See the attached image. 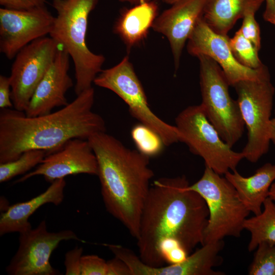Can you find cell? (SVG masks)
Returning a JSON list of instances; mask_svg holds the SVG:
<instances>
[{
  "label": "cell",
  "instance_id": "obj_1",
  "mask_svg": "<svg viewBox=\"0 0 275 275\" xmlns=\"http://www.w3.org/2000/svg\"><path fill=\"white\" fill-rule=\"evenodd\" d=\"M189 185L182 176L159 178L150 187L136 239L139 257L148 265L163 266L159 251L170 243H179L189 255L203 244L209 210Z\"/></svg>",
  "mask_w": 275,
  "mask_h": 275
},
{
  "label": "cell",
  "instance_id": "obj_2",
  "mask_svg": "<svg viewBox=\"0 0 275 275\" xmlns=\"http://www.w3.org/2000/svg\"><path fill=\"white\" fill-rule=\"evenodd\" d=\"M94 94L92 87L61 109L36 117L15 109H1L0 163L12 161L30 150H44L48 155L70 140H88L105 132L104 119L92 111Z\"/></svg>",
  "mask_w": 275,
  "mask_h": 275
},
{
  "label": "cell",
  "instance_id": "obj_3",
  "mask_svg": "<svg viewBox=\"0 0 275 275\" xmlns=\"http://www.w3.org/2000/svg\"><path fill=\"white\" fill-rule=\"evenodd\" d=\"M88 140L97 158L106 209L136 239L154 175L149 166L150 157L128 148L105 132L95 133Z\"/></svg>",
  "mask_w": 275,
  "mask_h": 275
},
{
  "label": "cell",
  "instance_id": "obj_4",
  "mask_svg": "<svg viewBox=\"0 0 275 275\" xmlns=\"http://www.w3.org/2000/svg\"><path fill=\"white\" fill-rule=\"evenodd\" d=\"M98 1L52 0L57 15L49 35L73 60L76 95L92 88L105 61L104 57L92 52L86 42L88 17Z\"/></svg>",
  "mask_w": 275,
  "mask_h": 275
},
{
  "label": "cell",
  "instance_id": "obj_5",
  "mask_svg": "<svg viewBox=\"0 0 275 275\" xmlns=\"http://www.w3.org/2000/svg\"><path fill=\"white\" fill-rule=\"evenodd\" d=\"M221 176L205 166L201 178L188 187L204 199L208 208L203 244L227 236L240 237L250 213L233 185Z\"/></svg>",
  "mask_w": 275,
  "mask_h": 275
},
{
  "label": "cell",
  "instance_id": "obj_6",
  "mask_svg": "<svg viewBox=\"0 0 275 275\" xmlns=\"http://www.w3.org/2000/svg\"><path fill=\"white\" fill-rule=\"evenodd\" d=\"M197 58L200 63L201 104L222 139L232 147L241 138L245 125L239 105L230 95V86L220 66L207 56Z\"/></svg>",
  "mask_w": 275,
  "mask_h": 275
},
{
  "label": "cell",
  "instance_id": "obj_7",
  "mask_svg": "<svg viewBox=\"0 0 275 275\" xmlns=\"http://www.w3.org/2000/svg\"><path fill=\"white\" fill-rule=\"evenodd\" d=\"M233 87L247 129V142L241 152L244 158L255 163L269 150L275 88L270 74L256 80L240 81Z\"/></svg>",
  "mask_w": 275,
  "mask_h": 275
},
{
  "label": "cell",
  "instance_id": "obj_8",
  "mask_svg": "<svg viewBox=\"0 0 275 275\" xmlns=\"http://www.w3.org/2000/svg\"><path fill=\"white\" fill-rule=\"evenodd\" d=\"M180 142L194 154L202 158L207 166L219 175L233 171L244 158L242 152L234 151L221 138L207 118L203 106L190 105L175 119Z\"/></svg>",
  "mask_w": 275,
  "mask_h": 275
},
{
  "label": "cell",
  "instance_id": "obj_9",
  "mask_svg": "<svg viewBox=\"0 0 275 275\" xmlns=\"http://www.w3.org/2000/svg\"><path fill=\"white\" fill-rule=\"evenodd\" d=\"M94 83L113 91L121 98L127 105L132 116L157 132L165 146L180 142L176 127L162 120L149 107L142 85L128 56L116 66L102 70Z\"/></svg>",
  "mask_w": 275,
  "mask_h": 275
},
{
  "label": "cell",
  "instance_id": "obj_10",
  "mask_svg": "<svg viewBox=\"0 0 275 275\" xmlns=\"http://www.w3.org/2000/svg\"><path fill=\"white\" fill-rule=\"evenodd\" d=\"M51 37L36 39L15 57L9 77L14 108L25 112L40 81L50 67L59 48Z\"/></svg>",
  "mask_w": 275,
  "mask_h": 275
},
{
  "label": "cell",
  "instance_id": "obj_11",
  "mask_svg": "<svg viewBox=\"0 0 275 275\" xmlns=\"http://www.w3.org/2000/svg\"><path fill=\"white\" fill-rule=\"evenodd\" d=\"M74 240L82 242L72 230L48 231L43 220L35 229L19 233V246L6 268L10 275H57L58 270L50 264L49 258L62 241Z\"/></svg>",
  "mask_w": 275,
  "mask_h": 275
},
{
  "label": "cell",
  "instance_id": "obj_12",
  "mask_svg": "<svg viewBox=\"0 0 275 275\" xmlns=\"http://www.w3.org/2000/svg\"><path fill=\"white\" fill-rule=\"evenodd\" d=\"M187 50L191 56L205 55L213 60L222 69L230 86L240 81L256 80L270 74L264 64L254 69L240 64L232 52L228 36L214 32L202 17L197 22L187 40Z\"/></svg>",
  "mask_w": 275,
  "mask_h": 275
},
{
  "label": "cell",
  "instance_id": "obj_13",
  "mask_svg": "<svg viewBox=\"0 0 275 275\" xmlns=\"http://www.w3.org/2000/svg\"><path fill=\"white\" fill-rule=\"evenodd\" d=\"M55 17L46 6L29 10L0 9V51L12 60L34 40L49 34Z\"/></svg>",
  "mask_w": 275,
  "mask_h": 275
},
{
  "label": "cell",
  "instance_id": "obj_14",
  "mask_svg": "<svg viewBox=\"0 0 275 275\" xmlns=\"http://www.w3.org/2000/svg\"><path fill=\"white\" fill-rule=\"evenodd\" d=\"M98 162L88 140L73 139L61 149L47 155L33 171L17 180L23 182L32 177L41 175L46 181L52 182L69 175L87 174L97 176Z\"/></svg>",
  "mask_w": 275,
  "mask_h": 275
},
{
  "label": "cell",
  "instance_id": "obj_15",
  "mask_svg": "<svg viewBox=\"0 0 275 275\" xmlns=\"http://www.w3.org/2000/svg\"><path fill=\"white\" fill-rule=\"evenodd\" d=\"M206 0H180L171 5L154 20L152 28L168 39L178 69L185 42L202 17Z\"/></svg>",
  "mask_w": 275,
  "mask_h": 275
},
{
  "label": "cell",
  "instance_id": "obj_16",
  "mask_svg": "<svg viewBox=\"0 0 275 275\" xmlns=\"http://www.w3.org/2000/svg\"><path fill=\"white\" fill-rule=\"evenodd\" d=\"M69 58L68 53L60 45L53 63L37 86L24 112L26 116L44 115L55 107L69 103L66 93L73 86L68 74Z\"/></svg>",
  "mask_w": 275,
  "mask_h": 275
},
{
  "label": "cell",
  "instance_id": "obj_17",
  "mask_svg": "<svg viewBox=\"0 0 275 275\" xmlns=\"http://www.w3.org/2000/svg\"><path fill=\"white\" fill-rule=\"evenodd\" d=\"M65 186L64 178L56 180L45 191L37 196L8 207L1 215V236L13 232L20 233L32 229L29 217L43 205H60L64 198Z\"/></svg>",
  "mask_w": 275,
  "mask_h": 275
},
{
  "label": "cell",
  "instance_id": "obj_18",
  "mask_svg": "<svg viewBox=\"0 0 275 275\" xmlns=\"http://www.w3.org/2000/svg\"><path fill=\"white\" fill-rule=\"evenodd\" d=\"M224 175L234 187L240 199L250 212L255 215L259 214L275 180V164L266 163L248 177L242 176L236 170L229 171Z\"/></svg>",
  "mask_w": 275,
  "mask_h": 275
},
{
  "label": "cell",
  "instance_id": "obj_19",
  "mask_svg": "<svg viewBox=\"0 0 275 275\" xmlns=\"http://www.w3.org/2000/svg\"><path fill=\"white\" fill-rule=\"evenodd\" d=\"M264 0H206L202 18L214 32L227 36L237 21L256 13Z\"/></svg>",
  "mask_w": 275,
  "mask_h": 275
},
{
  "label": "cell",
  "instance_id": "obj_20",
  "mask_svg": "<svg viewBox=\"0 0 275 275\" xmlns=\"http://www.w3.org/2000/svg\"><path fill=\"white\" fill-rule=\"evenodd\" d=\"M158 5L153 1L144 2L126 10L114 26V31L128 47L141 42L157 17Z\"/></svg>",
  "mask_w": 275,
  "mask_h": 275
},
{
  "label": "cell",
  "instance_id": "obj_21",
  "mask_svg": "<svg viewBox=\"0 0 275 275\" xmlns=\"http://www.w3.org/2000/svg\"><path fill=\"white\" fill-rule=\"evenodd\" d=\"M263 208L259 214L247 218L243 224L244 229L251 234L248 246L249 252L255 250L262 242L275 244V203L267 197Z\"/></svg>",
  "mask_w": 275,
  "mask_h": 275
},
{
  "label": "cell",
  "instance_id": "obj_22",
  "mask_svg": "<svg viewBox=\"0 0 275 275\" xmlns=\"http://www.w3.org/2000/svg\"><path fill=\"white\" fill-rule=\"evenodd\" d=\"M47 153L42 150H30L23 152L18 158L0 163V182L8 181L23 174L41 163Z\"/></svg>",
  "mask_w": 275,
  "mask_h": 275
},
{
  "label": "cell",
  "instance_id": "obj_23",
  "mask_svg": "<svg viewBox=\"0 0 275 275\" xmlns=\"http://www.w3.org/2000/svg\"><path fill=\"white\" fill-rule=\"evenodd\" d=\"M131 136L137 150L149 157L159 154L165 146L157 132L141 123L133 127Z\"/></svg>",
  "mask_w": 275,
  "mask_h": 275
},
{
  "label": "cell",
  "instance_id": "obj_24",
  "mask_svg": "<svg viewBox=\"0 0 275 275\" xmlns=\"http://www.w3.org/2000/svg\"><path fill=\"white\" fill-rule=\"evenodd\" d=\"M229 45L235 58L243 66L256 69L263 65L258 56L259 50L239 30L229 38Z\"/></svg>",
  "mask_w": 275,
  "mask_h": 275
},
{
  "label": "cell",
  "instance_id": "obj_25",
  "mask_svg": "<svg viewBox=\"0 0 275 275\" xmlns=\"http://www.w3.org/2000/svg\"><path fill=\"white\" fill-rule=\"evenodd\" d=\"M250 264V275H275V244L260 243Z\"/></svg>",
  "mask_w": 275,
  "mask_h": 275
},
{
  "label": "cell",
  "instance_id": "obj_26",
  "mask_svg": "<svg viewBox=\"0 0 275 275\" xmlns=\"http://www.w3.org/2000/svg\"><path fill=\"white\" fill-rule=\"evenodd\" d=\"M107 261L94 255L82 256L80 262L81 275H108Z\"/></svg>",
  "mask_w": 275,
  "mask_h": 275
},
{
  "label": "cell",
  "instance_id": "obj_27",
  "mask_svg": "<svg viewBox=\"0 0 275 275\" xmlns=\"http://www.w3.org/2000/svg\"><path fill=\"white\" fill-rule=\"evenodd\" d=\"M255 13L251 12L244 16L239 30L242 35L259 51L261 47L260 29L255 18Z\"/></svg>",
  "mask_w": 275,
  "mask_h": 275
},
{
  "label": "cell",
  "instance_id": "obj_28",
  "mask_svg": "<svg viewBox=\"0 0 275 275\" xmlns=\"http://www.w3.org/2000/svg\"><path fill=\"white\" fill-rule=\"evenodd\" d=\"M83 249L75 246L65 254L64 264L66 275H81L80 262Z\"/></svg>",
  "mask_w": 275,
  "mask_h": 275
},
{
  "label": "cell",
  "instance_id": "obj_29",
  "mask_svg": "<svg viewBox=\"0 0 275 275\" xmlns=\"http://www.w3.org/2000/svg\"><path fill=\"white\" fill-rule=\"evenodd\" d=\"M46 0H0L3 8L23 10L45 6Z\"/></svg>",
  "mask_w": 275,
  "mask_h": 275
},
{
  "label": "cell",
  "instance_id": "obj_30",
  "mask_svg": "<svg viewBox=\"0 0 275 275\" xmlns=\"http://www.w3.org/2000/svg\"><path fill=\"white\" fill-rule=\"evenodd\" d=\"M13 106L11 100V88L9 77L0 75V108Z\"/></svg>",
  "mask_w": 275,
  "mask_h": 275
},
{
  "label": "cell",
  "instance_id": "obj_31",
  "mask_svg": "<svg viewBox=\"0 0 275 275\" xmlns=\"http://www.w3.org/2000/svg\"><path fill=\"white\" fill-rule=\"evenodd\" d=\"M108 266V275H131L127 265L120 259L115 256L107 261Z\"/></svg>",
  "mask_w": 275,
  "mask_h": 275
},
{
  "label": "cell",
  "instance_id": "obj_32",
  "mask_svg": "<svg viewBox=\"0 0 275 275\" xmlns=\"http://www.w3.org/2000/svg\"><path fill=\"white\" fill-rule=\"evenodd\" d=\"M266 6L263 17L266 21L275 25V0H264Z\"/></svg>",
  "mask_w": 275,
  "mask_h": 275
},
{
  "label": "cell",
  "instance_id": "obj_33",
  "mask_svg": "<svg viewBox=\"0 0 275 275\" xmlns=\"http://www.w3.org/2000/svg\"><path fill=\"white\" fill-rule=\"evenodd\" d=\"M270 141L275 145V118L271 119Z\"/></svg>",
  "mask_w": 275,
  "mask_h": 275
},
{
  "label": "cell",
  "instance_id": "obj_34",
  "mask_svg": "<svg viewBox=\"0 0 275 275\" xmlns=\"http://www.w3.org/2000/svg\"><path fill=\"white\" fill-rule=\"evenodd\" d=\"M268 197L275 203V182L272 183L270 187Z\"/></svg>",
  "mask_w": 275,
  "mask_h": 275
},
{
  "label": "cell",
  "instance_id": "obj_35",
  "mask_svg": "<svg viewBox=\"0 0 275 275\" xmlns=\"http://www.w3.org/2000/svg\"><path fill=\"white\" fill-rule=\"evenodd\" d=\"M121 2H127L131 4H138L144 2L150 1V0H119Z\"/></svg>",
  "mask_w": 275,
  "mask_h": 275
},
{
  "label": "cell",
  "instance_id": "obj_36",
  "mask_svg": "<svg viewBox=\"0 0 275 275\" xmlns=\"http://www.w3.org/2000/svg\"><path fill=\"white\" fill-rule=\"evenodd\" d=\"M180 0H163V2H164L166 4L172 5L174 4L175 3L178 2Z\"/></svg>",
  "mask_w": 275,
  "mask_h": 275
}]
</instances>
